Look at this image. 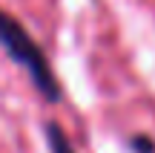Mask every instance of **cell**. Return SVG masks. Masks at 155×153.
<instances>
[{
	"mask_svg": "<svg viewBox=\"0 0 155 153\" xmlns=\"http://www.w3.org/2000/svg\"><path fill=\"white\" fill-rule=\"evenodd\" d=\"M0 46L6 49V55L23 67L32 78V84L40 90V96H46V101H58L61 98V87H58L52 67L46 61V55L40 52V46L32 40V35L15 20V17L0 12Z\"/></svg>",
	"mask_w": 155,
	"mask_h": 153,
	"instance_id": "obj_1",
	"label": "cell"
},
{
	"mask_svg": "<svg viewBox=\"0 0 155 153\" xmlns=\"http://www.w3.org/2000/svg\"><path fill=\"white\" fill-rule=\"evenodd\" d=\"M46 136H49V148H52V153H75L72 144H69V139L63 136V130H61L58 124H49V127H46Z\"/></svg>",
	"mask_w": 155,
	"mask_h": 153,
	"instance_id": "obj_2",
	"label": "cell"
}]
</instances>
